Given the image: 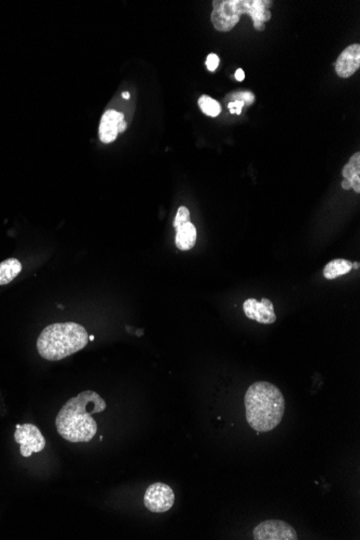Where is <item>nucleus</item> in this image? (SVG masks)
I'll use <instances>...</instances> for the list:
<instances>
[{"mask_svg": "<svg viewBox=\"0 0 360 540\" xmlns=\"http://www.w3.org/2000/svg\"><path fill=\"white\" fill-rule=\"evenodd\" d=\"M127 122L124 121V120H123V121L120 122V123H119V133H123V132L125 131V130H127Z\"/></svg>", "mask_w": 360, "mask_h": 540, "instance_id": "obj_21", "label": "nucleus"}, {"mask_svg": "<svg viewBox=\"0 0 360 540\" xmlns=\"http://www.w3.org/2000/svg\"><path fill=\"white\" fill-rule=\"evenodd\" d=\"M235 79H237V81H243V80L245 79V73H244L243 69H241V68H239L237 73H235Z\"/></svg>", "mask_w": 360, "mask_h": 540, "instance_id": "obj_20", "label": "nucleus"}, {"mask_svg": "<svg viewBox=\"0 0 360 540\" xmlns=\"http://www.w3.org/2000/svg\"><path fill=\"white\" fill-rule=\"evenodd\" d=\"M198 104L201 108L202 113H205L209 117L215 118L221 113V106L217 101L212 99L211 96L202 95Z\"/></svg>", "mask_w": 360, "mask_h": 540, "instance_id": "obj_15", "label": "nucleus"}, {"mask_svg": "<svg viewBox=\"0 0 360 540\" xmlns=\"http://www.w3.org/2000/svg\"><path fill=\"white\" fill-rule=\"evenodd\" d=\"M243 310L249 319L265 325L275 323L277 318L274 311L273 303L267 298H263L261 301H258L255 298H249L244 302Z\"/></svg>", "mask_w": 360, "mask_h": 540, "instance_id": "obj_8", "label": "nucleus"}, {"mask_svg": "<svg viewBox=\"0 0 360 540\" xmlns=\"http://www.w3.org/2000/svg\"><path fill=\"white\" fill-rule=\"evenodd\" d=\"M344 180L342 181V188L344 190L353 189L356 193L360 192V153L356 152L355 155L349 159L342 171Z\"/></svg>", "mask_w": 360, "mask_h": 540, "instance_id": "obj_11", "label": "nucleus"}, {"mask_svg": "<svg viewBox=\"0 0 360 540\" xmlns=\"http://www.w3.org/2000/svg\"><path fill=\"white\" fill-rule=\"evenodd\" d=\"M230 113H237V115H241L242 110H243L244 103L241 101H234L229 104Z\"/></svg>", "mask_w": 360, "mask_h": 540, "instance_id": "obj_19", "label": "nucleus"}, {"mask_svg": "<svg viewBox=\"0 0 360 540\" xmlns=\"http://www.w3.org/2000/svg\"><path fill=\"white\" fill-rule=\"evenodd\" d=\"M360 265L359 262H355V263H353V269L358 270L359 269Z\"/></svg>", "mask_w": 360, "mask_h": 540, "instance_id": "obj_23", "label": "nucleus"}, {"mask_svg": "<svg viewBox=\"0 0 360 540\" xmlns=\"http://www.w3.org/2000/svg\"><path fill=\"white\" fill-rule=\"evenodd\" d=\"M255 540H297L298 535L293 526L281 520H268L256 526Z\"/></svg>", "mask_w": 360, "mask_h": 540, "instance_id": "obj_7", "label": "nucleus"}, {"mask_svg": "<svg viewBox=\"0 0 360 540\" xmlns=\"http://www.w3.org/2000/svg\"><path fill=\"white\" fill-rule=\"evenodd\" d=\"M230 96L233 97L234 101L243 102L244 105L251 106L255 102V95L251 92H237Z\"/></svg>", "mask_w": 360, "mask_h": 540, "instance_id": "obj_17", "label": "nucleus"}, {"mask_svg": "<svg viewBox=\"0 0 360 540\" xmlns=\"http://www.w3.org/2000/svg\"><path fill=\"white\" fill-rule=\"evenodd\" d=\"M22 272V263L15 258L0 262V286L11 283Z\"/></svg>", "mask_w": 360, "mask_h": 540, "instance_id": "obj_14", "label": "nucleus"}, {"mask_svg": "<svg viewBox=\"0 0 360 540\" xmlns=\"http://www.w3.org/2000/svg\"><path fill=\"white\" fill-rule=\"evenodd\" d=\"M175 503V494L167 484L157 482L148 487L144 496V504L149 511L163 513L169 511Z\"/></svg>", "mask_w": 360, "mask_h": 540, "instance_id": "obj_5", "label": "nucleus"}, {"mask_svg": "<svg viewBox=\"0 0 360 540\" xmlns=\"http://www.w3.org/2000/svg\"><path fill=\"white\" fill-rule=\"evenodd\" d=\"M197 228L193 223H185L176 230L175 243L178 249L183 251H190L197 243Z\"/></svg>", "mask_w": 360, "mask_h": 540, "instance_id": "obj_12", "label": "nucleus"}, {"mask_svg": "<svg viewBox=\"0 0 360 540\" xmlns=\"http://www.w3.org/2000/svg\"><path fill=\"white\" fill-rule=\"evenodd\" d=\"M15 440L21 445V455L29 457L33 453H39L46 448V439L37 426L33 424H23L17 426Z\"/></svg>", "mask_w": 360, "mask_h": 540, "instance_id": "obj_6", "label": "nucleus"}, {"mask_svg": "<svg viewBox=\"0 0 360 540\" xmlns=\"http://www.w3.org/2000/svg\"><path fill=\"white\" fill-rule=\"evenodd\" d=\"M89 342L83 326L77 323H57L48 326L37 340L38 353L50 361L64 359L81 351Z\"/></svg>", "mask_w": 360, "mask_h": 540, "instance_id": "obj_3", "label": "nucleus"}, {"mask_svg": "<svg viewBox=\"0 0 360 540\" xmlns=\"http://www.w3.org/2000/svg\"><path fill=\"white\" fill-rule=\"evenodd\" d=\"M105 400L93 391H85L71 398L62 407L55 420L57 433L69 442H89L97 433L92 414L106 410Z\"/></svg>", "mask_w": 360, "mask_h": 540, "instance_id": "obj_1", "label": "nucleus"}, {"mask_svg": "<svg viewBox=\"0 0 360 540\" xmlns=\"http://www.w3.org/2000/svg\"><path fill=\"white\" fill-rule=\"evenodd\" d=\"M122 97H123L124 99H130L131 94H130V92H123V93H122Z\"/></svg>", "mask_w": 360, "mask_h": 540, "instance_id": "obj_22", "label": "nucleus"}, {"mask_svg": "<svg viewBox=\"0 0 360 540\" xmlns=\"http://www.w3.org/2000/svg\"><path fill=\"white\" fill-rule=\"evenodd\" d=\"M353 270V262L345 259H335L328 262L326 267L324 268V276L325 279H338L340 276L349 274Z\"/></svg>", "mask_w": 360, "mask_h": 540, "instance_id": "obj_13", "label": "nucleus"}, {"mask_svg": "<svg viewBox=\"0 0 360 540\" xmlns=\"http://www.w3.org/2000/svg\"><path fill=\"white\" fill-rule=\"evenodd\" d=\"M219 57H218V55H216V54L212 53L209 54V57H207V59H206V67H207V69H209V71H215L216 69H217L218 66H219Z\"/></svg>", "mask_w": 360, "mask_h": 540, "instance_id": "obj_18", "label": "nucleus"}, {"mask_svg": "<svg viewBox=\"0 0 360 540\" xmlns=\"http://www.w3.org/2000/svg\"><path fill=\"white\" fill-rule=\"evenodd\" d=\"M190 223V212L185 206H180L178 209L177 215L174 220V228L176 230L185 223Z\"/></svg>", "mask_w": 360, "mask_h": 540, "instance_id": "obj_16", "label": "nucleus"}, {"mask_svg": "<svg viewBox=\"0 0 360 540\" xmlns=\"http://www.w3.org/2000/svg\"><path fill=\"white\" fill-rule=\"evenodd\" d=\"M360 67V46L352 45L346 48L335 64V73L339 77L349 78Z\"/></svg>", "mask_w": 360, "mask_h": 540, "instance_id": "obj_9", "label": "nucleus"}, {"mask_svg": "<svg viewBox=\"0 0 360 540\" xmlns=\"http://www.w3.org/2000/svg\"><path fill=\"white\" fill-rule=\"evenodd\" d=\"M124 120V115L117 110L109 109L104 113L99 123V139L102 143L110 144L117 139L119 123Z\"/></svg>", "mask_w": 360, "mask_h": 540, "instance_id": "obj_10", "label": "nucleus"}, {"mask_svg": "<svg viewBox=\"0 0 360 540\" xmlns=\"http://www.w3.org/2000/svg\"><path fill=\"white\" fill-rule=\"evenodd\" d=\"M281 389L269 382H256L245 395L246 420L258 433H268L281 424L285 413Z\"/></svg>", "mask_w": 360, "mask_h": 540, "instance_id": "obj_2", "label": "nucleus"}, {"mask_svg": "<svg viewBox=\"0 0 360 540\" xmlns=\"http://www.w3.org/2000/svg\"><path fill=\"white\" fill-rule=\"evenodd\" d=\"M268 0H215L213 1L212 23L218 32L227 33L233 29L241 19L248 15L253 20L256 31H263L265 24L271 20Z\"/></svg>", "mask_w": 360, "mask_h": 540, "instance_id": "obj_4", "label": "nucleus"}]
</instances>
